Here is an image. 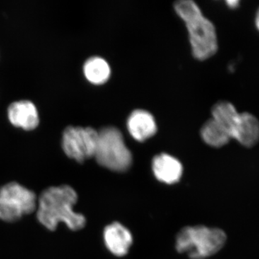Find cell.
<instances>
[{"label": "cell", "mask_w": 259, "mask_h": 259, "mask_svg": "<svg viewBox=\"0 0 259 259\" xmlns=\"http://www.w3.org/2000/svg\"><path fill=\"white\" fill-rule=\"evenodd\" d=\"M77 199L76 191L70 186L51 187L44 190L37 201V220L52 231L60 223H64L72 231L82 229L86 218L73 209Z\"/></svg>", "instance_id": "6da1fadb"}, {"label": "cell", "mask_w": 259, "mask_h": 259, "mask_svg": "<svg viewBox=\"0 0 259 259\" xmlns=\"http://www.w3.org/2000/svg\"><path fill=\"white\" fill-rule=\"evenodd\" d=\"M174 8L186 24L194 57L204 61L214 56L218 50L216 28L198 5L192 0H180L175 3Z\"/></svg>", "instance_id": "7a4b0ae2"}, {"label": "cell", "mask_w": 259, "mask_h": 259, "mask_svg": "<svg viewBox=\"0 0 259 259\" xmlns=\"http://www.w3.org/2000/svg\"><path fill=\"white\" fill-rule=\"evenodd\" d=\"M227 241L223 230L203 226L182 228L176 238V249L191 259H204L220 251Z\"/></svg>", "instance_id": "3957f363"}, {"label": "cell", "mask_w": 259, "mask_h": 259, "mask_svg": "<svg viewBox=\"0 0 259 259\" xmlns=\"http://www.w3.org/2000/svg\"><path fill=\"white\" fill-rule=\"evenodd\" d=\"M97 163L110 171L125 172L133 163V156L126 146L120 130L113 126L98 131V142L95 156Z\"/></svg>", "instance_id": "277c9868"}, {"label": "cell", "mask_w": 259, "mask_h": 259, "mask_svg": "<svg viewBox=\"0 0 259 259\" xmlns=\"http://www.w3.org/2000/svg\"><path fill=\"white\" fill-rule=\"evenodd\" d=\"M36 195L16 182L0 188V220L15 222L37 209Z\"/></svg>", "instance_id": "5b68a950"}, {"label": "cell", "mask_w": 259, "mask_h": 259, "mask_svg": "<svg viewBox=\"0 0 259 259\" xmlns=\"http://www.w3.org/2000/svg\"><path fill=\"white\" fill-rule=\"evenodd\" d=\"M98 142V131L91 127L68 126L62 136V147L68 157L79 163L94 157Z\"/></svg>", "instance_id": "8992f818"}, {"label": "cell", "mask_w": 259, "mask_h": 259, "mask_svg": "<svg viewBox=\"0 0 259 259\" xmlns=\"http://www.w3.org/2000/svg\"><path fill=\"white\" fill-rule=\"evenodd\" d=\"M8 116L11 124L25 131L36 128L40 122L36 106L29 100H20L10 104Z\"/></svg>", "instance_id": "52a82bcc"}, {"label": "cell", "mask_w": 259, "mask_h": 259, "mask_svg": "<svg viewBox=\"0 0 259 259\" xmlns=\"http://www.w3.org/2000/svg\"><path fill=\"white\" fill-rule=\"evenodd\" d=\"M104 241L112 254L122 257L128 253L134 239L127 228L120 223L114 222L105 228Z\"/></svg>", "instance_id": "ba28073f"}, {"label": "cell", "mask_w": 259, "mask_h": 259, "mask_svg": "<svg viewBox=\"0 0 259 259\" xmlns=\"http://www.w3.org/2000/svg\"><path fill=\"white\" fill-rule=\"evenodd\" d=\"M152 170L155 177L159 182L174 185L180 180L183 174V166L177 158L163 153L153 158Z\"/></svg>", "instance_id": "9c48e42d"}, {"label": "cell", "mask_w": 259, "mask_h": 259, "mask_svg": "<svg viewBox=\"0 0 259 259\" xmlns=\"http://www.w3.org/2000/svg\"><path fill=\"white\" fill-rule=\"evenodd\" d=\"M129 134L136 141L144 142L157 132V125L153 116L144 110H136L127 121Z\"/></svg>", "instance_id": "30bf717a"}, {"label": "cell", "mask_w": 259, "mask_h": 259, "mask_svg": "<svg viewBox=\"0 0 259 259\" xmlns=\"http://www.w3.org/2000/svg\"><path fill=\"white\" fill-rule=\"evenodd\" d=\"M234 139L245 148H253L259 142V120L248 112L240 113L239 122Z\"/></svg>", "instance_id": "8fae6325"}, {"label": "cell", "mask_w": 259, "mask_h": 259, "mask_svg": "<svg viewBox=\"0 0 259 259\" xmlns=\"http://www.w3.org/2000/svg\"><path fill=\"white\" fill-rule=\"evenodd\" d=\"M211 113L212 118L226 130L231 139H234L241 112H238L233 104L226 100L218 102L213 105Z\"/></svg>", "instance_id": "7c38bea8"}, {"label": "cell", "mask_w": 259, "mask_h": 259, "mask_svg": "<svg viewBox=\"0 0 259 259\" xmlns=\"http://www.w3.org/2000/svg\"><path fill=\"white\" fill-rule=\"evenodd\" d=\"M83 74L90 83L102 85L108 81L111 74L110 65L99 56L90 58L83 64Z\"/></svg>", "instance_id": "4fadbf2b"}, {"label": "cell", "mask_w": 259, "mask_h": 259, "mask_svg": "<svg viewBox=\"0 0 259 259\" xmlns=\"http://www.w3.org/2000/svg\"><path fill=\"white\" fill-rule=\"evenodd\" d=\"M200 133L204 142L213 148L223 147L231 140L226 130L212 117L204 122Z\"/></svg>", "instance_id": "5bb4252c"}, {"label": "cell", "mask_w": 259, "mask_h": 259, "mask_svg": "<svg viewBox=\"0 0 259 259\" xmlns=\"http://www.w3.org/2000/svg\"><path fill=\"white\" fill-rule=\"evenodd\" d=\"M254 23L255 28H256L257 30L259 32V6L256 12H255Z\"/></svg>", "instance_id": "9a60e30c"}, {"label": "cell", "mask_w": 259, "mask_h": 259, "mask_svg": "<svg viewBox=\"0 0 259 259\" xmlns=\"http://www.w3.org/2000/svg\"><path fill=\"white\" fill-rule=\"evenodd\" d=\"M239 2L238 1H228L227 2V4H228V6L231 8H236L237 6H238V4Z\"/></svg>", "instance_id": "2e32d148"}]
</instances>
